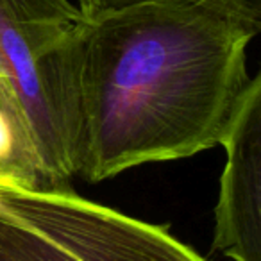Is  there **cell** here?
<instances>
[{
	"label": "cell",
	"instance_id": "obj_1",
	"mask_svg": "<svg viewBox=\"0 0 261 261\" xmlns=\"http://www.w3.org/2000/svg\"><path fill=\"white\" fill-rule=\"evenodd\" d=\"M259 31L261 20L231 0H154L83 16L50 75L73 175L98 182L222 143Z\"/></svg>",
	"mask_w": 261,
	"mask_h": 261
},
{
	"label": "cell",
	"instance_id": "obj_2",
	"mask_svg": "<svg viewBox=\"0 0 261 261\" xmlns=\"http://www.w3.org/2000/svg\"><path fill=\"white\" fill-rule=\"evenodd\" d=\"M0 261H207L168 227L66 186L0 188Z\"/></svg>",
	"mask_w": 261,
	"mask_h": 261
},
{
	"label": "cell",
	"instance_id": "obj_3",
	"mask_svg": "<svg viewBox=\"0 0 261 261\" xmlns=\"http://www.w3.org/2000/svg\"><path fill=\"white\" fill-rule=\"evenodd\" d=\"M83 16L68 0H0V79L22 113L48 188L73 177L52 106L50 75Z\"/></svg>",
	"mask_w": 261,
	"mask_h": 261
},
{
	"label": "cell",
	"instance_id": "obj_4",
	"mask_svg": "<svg viewBox=\"0 0 261 261\" xmlns=\"http://www.w3.org/2000/svg\"><path fill=\"white\" fill-rule=\"evenodd\" d=\"M220 145L225 167L213 247L234 261H261V75L250 77Z\"/></svg>",
	"mask_w": 261,
	"mask_h": 261
},
{
	"label": "cell",
	"instance_id": "obj_5",
	"mask_svg": "<svg viewBox=\"0 0 261 261\" xmlns=\"http://www.w3.org/2000/svg\"><path fill=\"white\" fill-rule=\"evenodd\" d=\"M0 188H48L13 93L0 79Z\"/></svg>",
	"mask_w": 261,
	"mask_h": 261
},
{
	"label": "cell",
	"instance_id": "obj_6",
	"mask_svg": "<svg viewBox=\"0 0 261 261\" xmlns=\"http://www.w3.org/2000/svg\"><path fill=\"white\" fill-rule=\"evenodd\" d=\"M84 16L97 15L102 11H109V9H118L125 8V6H135V4H143V2H154V0H77ZM236 6L243 9L245 13H249L250 16L261 20V0H231Z\"/></svg>",
	"mask_w": 261,
	"mask_h": 261
}]
</instances>
